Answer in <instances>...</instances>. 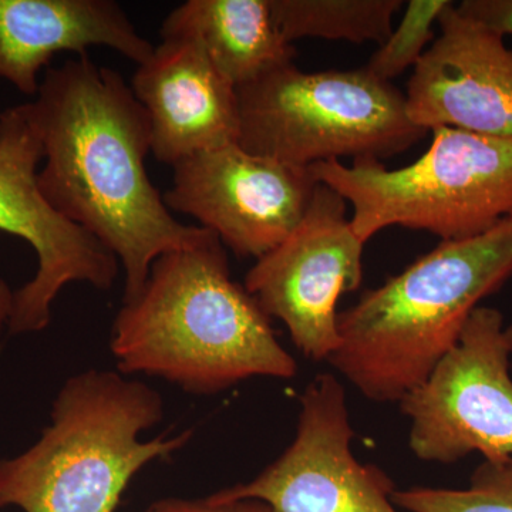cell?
Wrapping results in <instances>:
<instances>
[{
	"label": "cell",
	"mask_w": 512,
	"mask_h": 512,
	"mask_svg": "<svg viewBox=\"0 0 512 512\" xmlns=\"http://www.w3.org/2000/svg\"><path fill=\"white\" fill-rule=\"evenodd\" d=\"M392 501L410 512H512V457L484 460L464 490L412 487L394 491Z\"/></svg>",
	"instance_id": "17"
},
{
	"label": "cell",
	"mask_w": 512,
	"mask_h": 512,
	"mask_svg": "<svg viewBox=\"0 0 512 512\" xmlns=\"http://www.w3.org/2000/svg\"><path fill=\"white\" fill-rule=\"evenodd\" d=\"M30 103L45 161L39 190L57 214L119 259L123 303L140 295L161 255L214 235L181 224L151 183L150 119L119 72L89 53L74 57L46 70Z\"/></svg>",
	"instance_id": "1"
},
{
	"label": "cell",
	"mask_w": 512,
	"mask_h": 512,
	"mask_svg": "<svg viewBox=\"0 0 512 512\" xmlns=\"http://www.w3.org/2000/svg\"><path fill=\"white\" fill-rule=\"evenodd\" d=\"M161 39L197 43L235 89L296 56L276 29L269 0H188L165 18Z\"/></svg>",
	"instance_id": "15"
},
{
	"label": "cell",
	"mask_w": 512,
	"mask_h": 512,
	"mask_svg": "<svg viewBox=\"0 0 512 512\" xmlns=\"http://www.w3.org/2000/svg\"><path fill=\"white\" fill-rule=\"evenodd\" d=\"M457 9L503 37L512 35V0H463Z\"/></svg>",
	"instance_id": "20"
},
{
	"label": "cell",
	"mask_w": 512,
	"mask_h": 512,
	"mask_svg": "<svg viewBox=\"0 0 512 512\" xmlns=\"http://www.w3.org/2000/svg\"><path fill=\"white\" fill-rule=\"evenodd\" d=\"M365 245L350 224L348 201L318 183L298 227L256 259L245 289L268 318L285 323L303 355L328 360L340 345L336 305L362 284Z\"/></svg>",
	"instance_id": "9"
},
{
	"label": "cell",
	"mask_w": 512,
	"mask_h": 512,
	"mask_svg": "<svg viewBox=\"0 0 512 512\" xmlns=\"http://www.w3.org/2000/svg\"><path fill=\"white\" fill-rule=\"evenodd\" d=\"M353 437L345 387L320 373L302 393L291 446L254 480L212 495L264 501L274 512H399L392 478L353 456Z\"/></svg>",
	"instance_id": "10"
},
{
	"label": "cell",
	"mask_w": 512,
	"mask_h": 512,
	"mask_svg": "<svg viewBox=\"0 0 512 512\" xmlns=\"http://www.w3.org/2000/svg\"><path fill=\"white\" fill-rule=\"evenodd\" d=\"M511 276L512 218L477 237L441 241L339 313L340 345L328 362L366 399L399 403Z\"/></svg>",
	"instance_id": "3"
},
{
	"label": "cell",
	"mask_w": 512,
	"mask_h": 512,
	"mask_svg": "<svg viewBox=\"0 0 512 512\" xmlns=\"http://www.w3.org/2000/svg\"><path fill=\"white\" fill-rule=\"evenodd\" d=\"M43 143L32 103L0 113V231L28 242L36 274L15 291L10 335L46 329L64 286L87 284L110 291L120 262L84 229L64 220L37 184Z\"/></svg>",
	"instance_id": "8"
},
{
	"label": "cell",
	"mask_w": 512,
	"mask_h": 512,
	"mask_svg": "<svg viewBox=\"0 0 512 512\" xmlns=\"http://www.w3.org/2000/svg\"><path fill=\"white\" fill-rule=\"evenodd\" d=\"M168 210L194 218L241 258L259 259L298 227L318 180L311 168L249 153L238 143L174 165Z\"/></svg>",
	"instance_id": "11"
},
{
	"label": "cell",
	"mask_w": 512,
	"mask_h": 512,
	"mask_svg": "<svg viewBox=\"0 0 512 512\" xmlns=\"http://www.w3.org/2000/svg\"><path fill=\"white\" fill-rule=\"evenodd\" d=\"M106 46L140 66L154 52L114 0H0V79L36 97L57 53Z\"/></svg>",
	"instance_id": "14"
},
{
	"label": "cell",
	"mask_w": 512,
	"mask_h": 512,
	"mask_svg": "<svg viewBox=\"0 0 512 512\" xmlns=\"http://www.w3.org/2000/svg\"><path fill=\"white\" fill-rule=\"evenodd\" d=\"M13 305H15V291L10 288L5 279L0 278V348H2L3 333L9 329Z\"/></svg>",
	"instance_id": "21"
},
{
	"label": "cell",
	"mask_w": 512,
	"mask_h": 512,
	"mask_svg": "<svg viewBox=\"0 0 512 512\" xmlns=\"http://www.w3.org/2000/svg\"><path fill=\"white\" fill-rule=\"evenodd\" d=\"M237 94L239 146L299 167L382 161L427 134L407 116L406 96L365 69L308 73L291 63Z\"/></svg>",
	"instance_id": "6"
},
{
	"label": "cell",
	"mask_w": 512,
	"mask_h": 512,
	"mask_svg": "<svg viewBox=\"0 0 512 512\" xmlns=\"http://www.w3.org/2000/svg\"><path fill=\"white\" fill-rule=\"evenodd\" d=\"M110 348L121 375L161 377L200 396L298 373L268 316L231 278L215 234L154 262L143 291L117 313Z\"/></svg>",
	"instance_id": "2"
},
{
	"label": "cell",
	"mask_w": 512,
	"mask_h": 512,
	"mask_svg": "<svg viewBox=\"0 0 512 512\" xmlns=\"http://www.w3.org/2000/svg\"><path fill=\"white\" fill-rule=\"evenodd\" d=\"M450 0H410L399 26L392 30L363 69L392 83L393 79L416 66L426 47L433 42V25Z\"/></svg>",
	"instance_id": "18"
},
{
	"label": "cell",
	"mask_w": 512,
	"mask_h": 512,
	"mask_svg": "<svg viewBox=\"0 0 512 512\" xmlns=\"http://www.w3.org/2000/svg\"><path fill=\"white\" fill-rule=\"evenodd\" d=\"M511 357L512 325L497 309L478 306L426 382L399 402L414 456L437 464L473 453L512 457Z\"/></svg>",
	"instance_id": "7"
},
{
	"label": "cell",
	"mask_w": 512,
	"mask_h": 512,
	"mask_svg": "<svg viewBox=\"0 0 512 512\" xmlns=\"http://www.w3.org/2000/svg\"><path fill=\"white\" fill-rule=\"evenodd\" d=\"M436 37L413 67L407 116L431 131L457 128L512 138V49L504 37L467 18L450 2Z\"/></svg>",
	"instance_id": "12"
},
{
	"label": "cell",
	"mask_w": 512,
	"mask_h": 512,
	"mask_svg": "<svg viewBox=\"0 0 512 512\" xmlns=\"http://www.w3.org/2000/svg\"><path fill=\"white\" fill-rule=\"evenodd\" d=\"M131 90L147 111L151 153L174 167L185 158L238 143L237 89L195 42L163 39L137 67Z\"/></svg>",
	"instance_id": "13"
},
{
	"label": "cell",
	"mask_w": 512,
	"mask_h": 512,
	"mask_svg": "<svg viewBox=\"0 0 512 512\" xmlns=\"http://www.w3.org/2000/svg\"><path fill=\"white\" fill-rule=\"evenodd\" d=\"M431 131L429 150L399 170L377 160L309 167L318 183L352 204L350 224L360 241L367 244L390 227L457 241L512 218V138L450 127Z\"/></svg>",
	"instance_id": "5"
},
{
	"label": "cell",
	"mask_w": 512,
	"mask_h": 512,
	"mask_svg": "<svg viewBox=\"0 0 512 512\" xmlns=\"http://www.w3.org/2000/svg\"><path fill=\"white\" fill-rule=\"evenodd\" d=\"M144 512H274V510L264 501L218 500L214 495H210L201 500L163 498L151 504Z\"/></svg>",
	"instance_id": "19"
},
{
	"label": "cell",
	"mask_w": 512,
	"mask_h": 512,
	"mask_svg": "<svg viewBox=\"0 0 512 512\" xmlns=\"http://www.w3.org/2000/svg\"><path fill=\"white\" fill-rule=\"evenodd\" d=\"M403 0H269L279 35L292 45L303 37L382 45Z\"/></svg>",
	"instance_id": "16"
},
{
	"label": "cell",
	"mask_w": 512,
	"mask_h": 512,
	"mask_svg": "<svg viewBox=\"0 0 512 512\" xmlns=\"http://www.w3.org/2000/svg\"><path fill=\"white\" fill-rule=\"evenodd\" d=\"M163 397L120 372L90 369L64 382L50 424L33 446L0 460V508L23 512H116L148 464L187 446L192 431L150 441Z\"/></svg>",
	"instance_id": "4"
}]
</instances>
